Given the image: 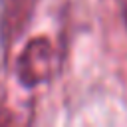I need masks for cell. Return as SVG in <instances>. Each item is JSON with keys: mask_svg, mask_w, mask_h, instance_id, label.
<instances>
[{"mask_svg": "<svg viewBox=\"0 0 127 127\" xmlns=\"http://www.w3.org/2000/svg\"><path fill=\"white\" fill-rule=\"evenodd\" d=\"M40 0H4L2 10V30L8 40L18 38L30 22Z\"/></svg>", "mask_w": 127, "mask_h": 127, "instance_id": "7a4b0ae2", "label": "cell"}, {"mask_svg": "<svg viewBox=\"0 0 127 127\" xmlns=\"http://www.w3.org/2000/svg\"><path fill=\"white\" fill-rule=\"evenodd\" d=\"M125 24H127V6H125Z\"/></svg>", "mask_w": 127, "mask_h": 127, "instance_id": "3957f363", "label": "cell"}, {"mask_svg": "<svg viewBox=\"0 0 127 127\" xmlns=\"http://www.w3.org/2000/svg\"><path fill=\"white\" fill-rule=\"evenodd\" d=\"M56 64L58 56L54 44L48 38L38 36L30 40L26 48L20 52L16 60V75L24 87H36L46 83L54 75Z\"/></svg>", "mask_w": 127, "mask_h": 127, "instance_id": "6da1fadb", "label": "cell"}]
</instances>
